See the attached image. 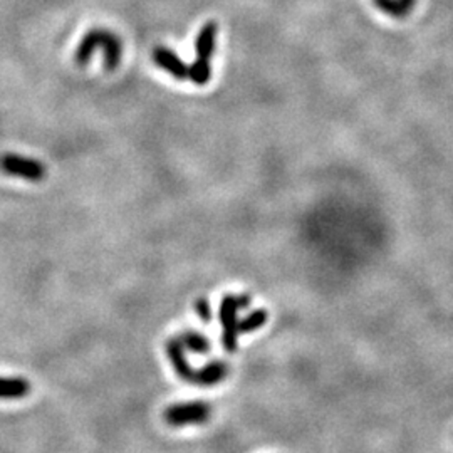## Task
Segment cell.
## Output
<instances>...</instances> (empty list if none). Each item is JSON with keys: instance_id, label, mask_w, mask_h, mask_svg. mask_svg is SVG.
<instances>
[{"instance_id": "9c48e42d", "label": "cell", "mask_w": 453, "mask_h": 453, "mask_svg": "<svg viewBox=\"0 0 453 453\" xmlns=\"http://www.w3.org/2000/svg\"><path fill=\"white\" fill-rule=\"evenodd\" d=\"M31 391V385L24 378L0 376V400H21Z\"/></svg>"}, {"instance_id": "5b68a950", "label": "cell", "mask_w": 453, "mask_h": 453, "mask_svg": "<svg viewBox=\"0 0 453 453\" xmlns=\"http://www.w3.org/2000/svg\"><path fill=\"white\" fill-rule=\"evenodd\" d=\"M166 354H168L170 361H172L178 376H180L181 380L188 381V383H195L196 371H193L192 366L188 365L187 356H185V348L183 344H181L180 337H172V339L166 343Z\"/></svg>"}, {"instance_id": "7c38bea8", "label": "cell", "mask_w": 453, "mask_h": 453, "mask_svg": "<svg viewBox=\"0 0 453 453\" xmlns=\"http://www.w3.org/2000/svg\"><path fill=\"white\" fill-rule=\"evenodd\" d=\"M188 77L198 86H203L210 81L211 68L210 61H203V59H196L195 62L188 68Z\"/></svg>"}, {"instance_id": "9a60e30c", "label": "cell", "mask_w": 453, "mask_h": 453, "mask_svg": "<svg viewBox=\"0 0 453 453\" xmlns=\"http://www.w3.org/2000/svg\"><path fill=\"white\" fill-rule=\"evenodd\" d=\"M403 2H406L408 5L413 7V9H415V5H417V0H403Z\"/></svg>"}, {"instance_id": "3957f363", "label": "cell", "mask_w": 453, "mask_h": 453, "mask_svg": "<svg viewBox=\"0 0 453 453\" xmlns=\"http://www.w3.org/2000/svg\"><path fill=\"white\" fill-rule=\"evenodd\" d=\"M211 408L209 403L203 401H192V403L172 404L165 411V419L172 426H187L200 425L210 418Z\"/></svg>"}, {"instance_id": "52a82bcc", "label": "cell", "mask_w": 453, "mask_h": 453, "mask_svg": "<svg viewBox=\"0 0 453 453\" xmlns=\"http://www.w3.org/2000/svg\"><path fill=\"white\" fill-rule=\"evenodd\" d=\"M218 27L215 22H207L202 29H200L198 36L195 40V51L198 59L203 61H210L211 54L215 51V39H217Z\"/></svg>"}, {"instance_id": "8fae6325", "label": "cell", "mask_w": 453, "mask_h": 453, "mask_svg": "<svg viewBox=\"0 0 453 453\" xmlns=\"http://www.w3.org/2000/svg\"><path fill=\"white\" fill-rule=\"evenodd\" d=\"M180 341L185 349L196 352V354H207L210 351V341L196 331H185L180 336Z\"/></svg>"}, {"instance_id": "ba28073f", "label": "cell", "mask_w": 453, "mask_h": 453, "mask_svg": "<svg viewBox=\"0 0 453 453\" xmlns=\"http://www.w3.org/2000/svg\"><path fill=\"white\" fill-rule=\"evenodd\" d=\"M229 374V366L224 361H211L203 370L196 371L195 385L211 386L224 381Z\"/></svg>"}, {"instance_id": "8992f818", "label": "cell", "mask_w": 453, "mask_h": 453, "mask_svg": "<svg viewBox=\"0 0 453 453\" xmlns=\"http://www.w3.org/2000/svg\"><path fill=\"white\" fill-rule=\"evenodd\" d=\"M153 61L157 62L161 69L170 73L174 79H187L188 77V66L173 53L172 49L165 46H158L153 49Z\"/></svg>"}, {"instance_id": "30bf717a", "label": "cell", "mask_w": 453, "mask_h": 453, "mask_svg": "<svg viewBox=\"0 0 453 453\" xmlns=\"http://www.w3.org/2000/svg\"><path fill=\"white\" fill-rule=\"evenodd\" d=\"M373 5L391 18H404L413 10V7L403 0H373Z\"/></svg>"}, {"instance_id": "4fadbf2b", "label": "cell", "mask_w": 453, "mask_h": 453, "mask_svg": "<svg viewBox=\"0 0 453 453\" xmlns=\"http://www.w3.org/2000/svg\"><path fill=\"white\" fill-rule=\"evenodd\" d=\"M267 321V311L257 309L248 315H245L242 321H239V333H252L255 329H261Z\"/></svg>"}, {"instance_id": "7a4b0ae2", "label": "cell", "mask_w": 453, "mask_h": 453, "mask_svg": "<svg viewBox=\"0 0 453 453\" xmlns=\"http://www.w3.org/2000/svg\"><path fill=\"white\" fill-rule=\"evenodd\" d=\"M250 306V296H225L220 304V322L224 326L222 334V344L226 351L233 352L237 349V339H239V319L237 313L239 309Z\"/></svg>"}, {"instance_id": "277c9868", "label": "cell", "mask_w": 453, "mask_h": 453, "mask_svg": "<svg viewBox=\"0 0 453 453\" xmlns=\"http://www.w3.org/2000/svg\"><path fill=\"white\" fill-rule=\"evenodd\" d=\"M0 170L10 177L24 178L27 181H42L46 177V166L39 159L7 153L0 157Z\"/></svg>"}, {"instance_id": "6da1fadb", "label": "cell", "mask_w": 453, "mask_h": 453, "mask_svg": "<svg viewBox=\"0 0 453 453\" xmlns=\"http://www.w3.org/2000/svg\"><path fill=\"white\" fill-rule=\"evenodd\" d=\"M96 49L105 51V68L107 70H114L120 66L122 46L121 40L114 32L107 29H91L81 40L79 47L76 51V62L79 66L88 64L92 53Z\"/></svg>"}, {"instance_id": "5bb4252c", "label": "cell", "mask_w": 453, "mask_h": 453, "mask_svg": "<svg viewBox=\"0 0 453 453\" xmlns=\"http://www.w3.org/2000/svg\"><path fill=\"white\" fill-rule=\"evenodd\" d=\"M195 309H196V314L200 315V319L205 322H209L211 319V307H210V302L205 299V297H200V299H196L195 302Z\"/></svg>"}]
</instances>
